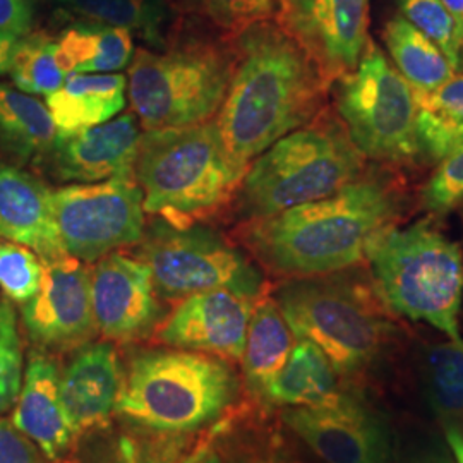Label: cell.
<instances>
[{"label":"cell","mask_w":463,"mask_h":463,"mask_svg":"<svg viewBox=\"0 0 463 463\" xmlns=\"http://www.w3.org/2000/svg\"><path fill=\"white\" fill-rule=\"evenodd\" d=\"M231 363L183 348L145 350L124 371L116 414L146 430L184 434L223 420L239 400Z\"/></svg>","instance_id":"6"},{"label":"cell","mask_w":463,"mask_h":463,"mask_svg":"<svg viewBox=\"0 0 463 463\" xmlns=\"http://www.w3.org/2000/svg\"><path fill=\"white\" fill-rule=\"evenodd\" d=\"M43 279V261L33 249L0 241V290L4 296L26 304L36 296Z\"/></svg>","instance_id":"33"},{"label":"cell","mask_w":463,"mask_h":463,"mask_svg":"<svg viewBox=\"0 0 463 463\" xmlns=\"http://www.w3.org/2000/svg\"><path fill=\"white\" fill-rule=\"evenodd\" d=\"M441 2L447 7L449 16L453 17L457 38L460 45H463V0H441Z\"/></svg>","instance_id":"43"},{"label":"cell","mask_w":463,"mask_h":463,"mask_svg":"<svg viewBox=\"0 0 463 463\" xmlns=\"http://www.w3.org/2000/svg\"><path fill=\"white\" fill-rule=\"evenodd\" d=\"M462 218H463V216H462Z\"/></svg>","instance_id":"47"},{"label":"cell","mask_w":463,"mask_h":463,"mask_svg":"<svg viewBox=\"0 0 463 463\" xmlns=\"http://www.w3.org/2000/svg\"><path fill=\"white\" fill-rule=\"evenodd\" d=\"M281 0H168L174 13L194 19L229 38L258 23L275 21Z\"/></svg>","instance_id":"30"},{"label":"cell","mask_w":463,"mask_h":463,"mask_svg":"<svg viewBox=\"0 0 463 463\" xmlns=\"http://www.w3.org/2000/svg\"><path fill=\"white\" fill-rule=\"evenodd\" d=\"M273 298L294 336L321 348L338 376L367 374L400 331L365 263L285 280Z\"/></svg>","instance_id":"3"},{"label":"cell","mask_w":463,"mask_h":463,"mask_svg":"<svg viewBox=\"0 0 463 463\" xmlns=\"http://www.w3.org/2000/svg\"><path fill=\"white\" fill-rule=\"evenodd\" d=\"M133 34L124 28L76 24L55 42V61L69 74H110L133 61Z\"/></svg>","instance_id":"25"},{"label":"cell","mask_w":463,"mask_h":463,"mask_svg":"<svg viewBox=\"0 0 463 463\" xmlns=\"http://www.w3.org/2000/svg\"><path fill=\"white\" fill-rule=\"evenodd\" d=\"M133 174L145 213L185 225L204 222L232 204L246 172L232 162L212 118L145 131Z\"/></svg>","instance_id":"4"},{"label":"cell","mask_w":463,"mask_h":463,"mask_svg":"<svg viewBox=\"0 0 463 463\" xmlns=\"http://www.w3.org/2000/svg\"><path fill=\"white\" fill-rule=\"evenodd\" d=\"M383 38L393 66L414 91H432L457 74L443 50L402 14L386 23Z\"/></svg>","instance_id":"26"},{"label":"cell","mask_w":463,"mask_h":463,"mask_svg":"<svg viewBox=\"0 0 463 463\" xmlns=\"http://www.w3.org/2000/svg\"><path fill=\"white\" fill-rule=\"evenodd\" d=\"M91 304L99 335L134 342L162 323V304L151 269L137 256L112 252L91 269Z\"/></svg>","instance_id":"15"},{"label":"cell","mask_w":463,"mask_h":463,"mask_svg":"<svg viewBox=\"0 0 463 463\" xmlns=\"http://www.w3.org/2000/svg\"><path fill=\"white\" fill-rule=\"evenodd\" d=\"M32 439L14 428L11 419L0 417V463H47Z\"/></svg>","instance_id":"38"},{"label":"cell","mask_w":463,"mask_h":463,"mask_svg":"<svg viewBox=\"0 0 463 463\" xmlns=\"http://www.w3.org/2000/svg\"><path fill=\"white\" fill-rule=\"evenodd\" d=\"M52 212L66 254L83 263L137 244L145 232L143 193L134 174L52 191Z\"/></svg>","instance_id":"11"},{"label":"cell","mask_w":463,"mask_h":463,"mask_svg":"<svg viewBox=\"0 0 463 463\" xmlns=\"http://www.w3.org/2000/svg\"><path fill=\"white\" fill-rule=\"evenodd\" d=\"M420 206L430 216H443L463 204V151L436 166L420 189Z\"/></svg>","instance_id":"36"},{"label":"cell","mask_w":463,"mask_h":463,"mask_svg":"<svg viewBox=\"0 0 463 463\" xmlns=\"http://www.w3.org/2000/svg\"><path fill=\"white\" fill-rule=\"evenodd\" d=\"M233 71L216 128L241 170L283 136L315 118L330 84L290 34L275 21L229 36Z\"/></svg>","instance_id":"2"},{"label":"cell","mask_w":463,"mask_h":463,"mask_svg":"<svg viewBox=\"0 0 463 463\" xmlns=\"http://www.w3.org/2000/svg\"><path fill=\"white\" fill-rule=\"evenodd\" d=\"M23 38L13 36V34L0 33V76L9 72L13 59L16 55L17 47H19Z\"/></svg>","instance_id":"40"},{"label":"cell","mask_w":463,"mask_h":463,"mask_svg":"<svg viewBox=\"0 0 463 463\" xmlns=\"http://www.w3.org/2000/svg\"><path fill=\"white\" fill-rule=\"evenodd\" d=\"M33 26V0H0V33L28 36Z\"/></svg>","instance_id":"39"},{"label":"cell","mask_w":463,"mask_h":463,"mask_svg":"<svg viewBox=\"0 0 463 463\" xmlns=\"http://www.w3.org/2000/svg\"><path fill=\"white\" fill-rule=\"evenodd\" d=\"M128 80L110 74H69L64 84L45 97L57 137L97 128L122 112Z\"/></svg>","instance_id":"21"},{"label":"cell","mask_w":463,"mask_h":463,"mask_svg":"<svg viewBox=\"0 0 463 463\" xmlns=\"http://www.w3.org/2000/svg\"><path fill=\"white\" fill-rule=\"evenodd\" d=\"M233 71L229 38L179 34L160 50L139 49L129 67L128 95L146 131L212 120Z\"/></svg>","instance_id":"8"},{"label":"cell","mask_w":463,"mask_h":463,"mask_svg":"<svg viewBox=\"0 0 463 463\" xmlns=\"http://www.w3.org/2000/svg\"><path fill=\"white\" fill-rule=\"evenodd\" d=\"M184 463H222L215 445L212 443V438L201 443L189 457H185Z\"/></svg>","instance_id":"41"},{"label":"cell","mask_w":463,"mask_h":463,"mask_svg":"<svg viewBox=\"0 0 463 463\" xmlns=\"http://www.w3.org/2000/svg\"><path fill=\"white\" fill-rule=\"evenodd\" d=\"M137 117L128 112L81 133L55 137L53 166L62 181L93 184L133 174L141 139Z\"/></svg>","instance_id":"17"},{"label":"cell","mask_w":463,"mask_h":463,"mask_svg":"<svg viewBox=\"0 0 463 463\" xmlns=\"http://www.w3.org/2000/svg\"><path fill=\"white\" fill-rule=\"evenodd\" d=\"M181 449L179 439L141 441L134 438H122L117 448L122 463H184Z\"/></svg>","instance_id":"37"},{"label":"cell","mask_w":463,"mask_h":463,"mask_svg":"<svg viewBox=\"0 0 463 463\" xmlns=\"http://www.w3.org/2000/svg\"><path fill=\"white\" fill-rule=\"evenodd\" d=\"M364 168L365 158L344 122L325 107L248 166L232 203L233 213L242 223L328 198Z\"/></svg>","instance_id":"5"},{"label":"cell","mask_w":463,"mask_h":463,"mask_svg":"<svg viewBox=\"0 0 463 463\" xmlns=\"http://www.w3.org/2000/svg\"><path fill=\"white\" fill-rule=\"evenodd\" d=\"M460 67L463 69V45L462 50H460Z\"/></svg>","instance_id":"45"},{"label":"cell","mask_w":463,"mask_h":463,"mask_svg":"<svg viewBox=\"0 0 463 463\" xmlns=\"http://www.w3.org/2000/svg\"><path fill=\"white\" fill-rule=\"evenodd\" d=\"M23 345L14 307L0 300V415L11 411L23 384Z\"/></svg>","instance_id":"35"},{"label":"cell","mask_w":463,"mask_h":463,"mask_svg":"<svg viewBox=\"0 0 463 463\" xmlns=\"http://www.w3.org/2000/svg\"><path fill=\"white\" fill-rule=\"evenodd\" d=\"M112 463H122V462H120V457H118V451H117L116 460H114V462H112Z\"/></svg>","instance_id":"46"},{"label":"cell","mask_w":463,"mask_h":463,"mask_svg":"<svg viewBox=\"0 0 463 463\" xmlns=\"http://www.w3.org/2000/svg\"><path fill=\"white\" fill-rule=\"evenodd\" d=\"M411 463H455V460L443 449H430V451L415 457Z\"/></svg>","instance_id":"44"},{"label":"cell","mask_w":463,"mask_h":463,"mask_svg":"<svg viewBox=\"0 0 463 463\" xmlns=\"http://www.w3.org/2000/svg\"><path fill=\"white\" fill-rule=\"evenodd\" d=\"M342 390L338 373L313 342L298 340L280 374L268 390L266 407H319L335 402Z\"/></svg>","instance_id":"24"},{"label":"cell","mask_w":463,"mask_h":463,"mask_svg":"<svg viewBox=\"0 0 463 463\" xmlns=\"http://www.w3.org/2000/svg\"><path fill=\"white\" fill-rule=\"evenodd\" d=\"M9 74L17 90L33 97H49L67 78L55 61V42L45 36H24L21 40Z\"/></svg>","instance_id":"32"},{"label":"cell","mask_w":463,"mask_h":463,"mask_svg":"<svg viewBox=\"0 0 463 463\" xmlns=\"http://www.w3.org/2000/svg\"><path fill=\"white\" fill-rule=\"evenodd\" d=\"M405 184L390 165L364 172L328 198L242 222L237 235L268 273L290 280L364 265L371 242L407 210Z\"/></svg>","instance_id":"1"},{"label":"cell","mask_w":463,"mask_h":463,"mask_svg":"<svg viewBox=\"0 0 463 463\" xmlns=\"http://www.w3.org/2000/svg\"><path fill=\"white\" fill-rule=\"evenodd\" d=\"M137 258L151 269L158 296L179 302L227 288L252 298L268 294L260 265L203 222L175 225L156 218L145 227Z\"/></svg>","instance_id":"9"},{"label":"cell","mask_w":463,"mask_h":463,"mask_svg":"<svg viewBox=\"0 0 463 463\" xmlns=\"http://www.w3.org/2000/svg\"><path fill=\"white\" fill-rule=\"evenodd\" d=\"M365 265L393 315L462 340V248L436 225L434 216L381 232L367 249Z\"/></svg>","instance_id":"7"},{"label":"cell","mask_w":463,"mask_h":463,"mask_svg":"<svg viewBox=\"0 0 463 463\" xmlns=\"http://www.w3.org/2000/svg\"><path fill=\"white\" fill-rule=\"evenodd\" d=\"M21 316L30 340L42 350L66 352L90 344L99 333L91 304V271L69 254L43 263L40 290L23 304Z\"/></svg>","instance_id":"14"},{"label":"cell","mask_w":463,"mask_h":463,"mask_svg":"<svg viewBox=\"0 0 463 463\" xmlns=\"http://www.w3.org/2000/svg\"><path fill=\"white\" fill-rule=\"evenodd\" d=\"M124 371L112 342L78 348L61 373V393L76 436L99 430L117 411Z\"/></svg>","instance_id":"19"},{"label":"cell","mask_w":463,"mask_h":463,"mask_svg":"<svg viewBox=\"0 0 463 463\" xmlns=\"http://www.w3.org/2000/svg\"><path fill=\"white\" fill-rule=\"evenodd\" d=\"M263 411L225 417L216 422L212 443L222 463H302L280 420Z\"/></svg>","instance_id":"23"},{"label":"cell","mask_w":463,"mask_h":463,"mask_svg":"<svg viewBox=\"0 0 463 463\" xmlns=\"http://www.w3.org/2000/svg\"><path fill=\"white\" fill-rule=\"evenodd\" d=\"M398 14L405 17L420 33L430 38L443 53L457 72L460 67L462 45L457 38L455 21L449 16L441 0H397Z\"/></svg>","instance_id":"34"},{"label":"cell","mask_w":463,"mask_h":463,"mask_svg":"<svg viewBox=\"0 0 463 463\" xmlns=\"http://www.w3.org/2000/svg\"><path fill=\"white\" fill-rule=\"evenodd\" d=\"M57 137L49 107L9 84H0V145L21 160L52 149Z\"/></svg>","instance_id":"27"},{"label":"cell","mask_w":463,"mask_h":463,"mask_svg":"<svg viewBox=\"0 0 463 463\" xmlns=\"http://www.w3.org/2000/svg\"><path fill=\"white\" fill-rule=\"evenodd\" d=\"M447 441L455 463H463V432L455 426H447Z\"/></svg>","instance_id":"42"},{"label":"cell","mask_w":463,"mask_h":463,"mask_svg":"<svg viewBox=\"0 0 463 463\" xmlns=\"http://www.w3.org/2000/svg\"><path fill=\"white\" fill-rule=\"evenodd\" d=\"M11 422L50 462H61L78 439L61 393V371L43 352H32Z\"/></svg>","instance_id":"18"},{"label":"cell","mask_w":463,"mask_h":463,"mask_svg":"<svg viewBox=\"0 0 463 463\" xmlns=\"http://www.w3.org/2000/svg\"><path fill=\"white\" fill-rule=\"evenodd\" d=\"M371 0H281L275 23L333 86L355 66L369 40Z\"/></svg>","instance_id":"12"},{"label":"cell","mask_w":463,"mask_h":463,"mask_svg":"<svg viewBox=\"0 0 463 463\" xmlns=\"http://www.w3.org/2000/svg\"><path fill=\"white\" fill-rule=\"evenodd\" d=\"M335 86V112L364 158L390 166L419 158L414 90L371 36L359 64Z\"/></svg>","instance_id":"10"},{"label":"cell","mask_w":463,"mask_h":463,"mask_svg":"<svg viewBox=\"0 0 463 463\" xmlns=\"http://www.w3.org/2000/svg\"><path fill=\"white\" fill-rule=\"evenodd\" d=\"M0 239L33 249L43 263L67 256L52 212V191L0 162Z\"/></svg>","instance_id":"20"},{"label":"cell","mask_w":463,"mask_h":463,"mask_svg":"<svg viewBox=\"0 0 463 463\" xmlns=\"http://www.w3.org/2000/svg\"><path fill=\"white\" fill-rule=\"evenodd\" d=\"M419 158L439 165L463 151V103L439 91H414Z\"/></svg>","instance_id":"29"},{"label":"cell","mask_w":463,"mask_h":463,"mask_svg":"<svg viewBox=\"0 0 463 463\" xmlns=\"http://www.w3.org/2000/svg\"><path fill=\"white\" fill-rule=\"evenodd\" d=\"M424 381L430 405L445 419L463 412V340L434 344L424 352Z\"/></svg>","instance_id":"31"},{"label":"cell","mask_w":463,"mask_h":463,"mask_svg":"<svg viewBox=\"0 0 463 463\" xmlns=\"http://www.w3.org/2000/svg\"><path fill=\"white\" fill-rule=\"evenodd\" d=\"M59 7L91 24L124 28L155 49L168 42V0H55Z\"/></svg>","instance_id":"28"},{"label":"cell","mask_w":463,"mask_h":463,"mask_svg":"<svg viewBox=\"0 0 463 463\" xmlns=\"http://www.w3.org/2000/svg\"><path fill=\"white\" fill-rule=\"evenodd\" d=\"M260 298L227 288L193 294L179 300L156 326V338L166 347L208 354L231 364L241 363L249 319Z\"/></svg>","instance_id":"16"},{"label":"cell","mask_w":463,"mask_h":463,"mask_svg":"<svg viewBox=\"0 0 463 463\" xmlns=\"http://www.w3.org/2000/svg\"><path fill=\"white\" fill-rule=\"evenodd\" d=\"M298 338L281 315L277 300L265 294L256 302L249 319L241 359L249 392L258 403L265 405L268 390L280 374Z\"/></svg>","instance_id":"22"},{"label":"cell","mask_w":463,"mask_h":463,"mask_svg":"<svg viewBox=\"0 0 463 463\" xmlns=\"http://www.w3.org/2000/svg\"><path fill=\"white\" fill-rule=\"evenodd\" d=\"M280 419L325 463H392L386 424L352 392L319 407H287Z\"/></svg>","instance_id":"13"}]
</instances>
